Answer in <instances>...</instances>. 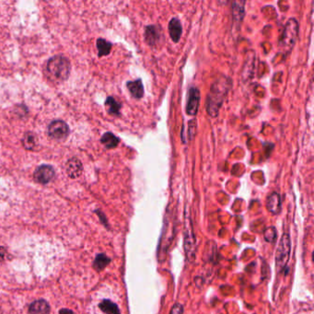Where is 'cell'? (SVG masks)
Instances as JSON below:
<instances>
[{
    "mask_svg": "<svg viewBox=\"0 0 314 314\" xmlns=\"http://www.w3.org/2000/svg\"><path fill=\"white\" fill-rule=\"evenodd\" d=\"M232 88V81L229 76L221 75L215 80L210 87L206 101L207 114L215 118L220 113V110L224 104L227 95Z\"/></svg>",
    "mask_w": 314,
    "mask_h": 314,
    "instance_id": "cell-1",
    "label": "cell"
},
{
    "mask_svg": "<svg viewBox=\"0 0 314 314\" xmlns=\"http://www.w3.org/2000/svg\"><path fill=\"white\" fill-rule=\"evenodd\" d=\"M70 63L68 58L56 55L50 59L46 65V72L54 81H65L70 73Z\"/></svg>",
    "mask_w": 314,
    "mask_h": 314,
    "instance_id": "cell-2",
    "label": "cell"
},
{
    "mask_svg": "<svg viewBox=\"0 0 314 314\" xmlns=\"http://www.w3.org/2000/svg\"><path fill=\"white\" fill-rule=\"evenodd\" d=\"M299 36V23L296 18H289L287 21L282 35L279 41V47L282 52L289 54L296 44Z\"/></svg>",
    "mask_w": 314,
    "mask_h": 314,
    "instance_id": "cell-3",
    "label": "cell"
},
{
    "mask_svg": "<svg viewBox=\"0 0 314 314\" xmlns=\"http://www.w3.org/2000/svg\"><path fill=\"white\" fill-rule=\"evenodd\" d=\"M290 251H291V242L289 234L284 233L279 242L276 254L277 269L279 272H282L287 267V263L290 257Z\"/></svg>",
    "mask_w": 314,
    "mask_h": 314,
    "instance_id": "cell-4",
    "label": "cell"
},
{
    "mask_svg": "<svg viewBox=\"0 0 314 314\" xmlns=\"http://www.w3.org/2000/svg\"><path fill=\"white\" fill-rule=\"evenodd\" d=\"M184 251L187 260L193 263L197 253V239L193 232V224L190 217H185V231H184Z\"/></svg>",
    "mask_w": 314,
    "mask_h": 314,
    "instance_id": "cell-5",
    "label": "cell"
},
{
    "mask_svg": "<svg viewBox=\"0 0 314 314\" xmlns=\"http://www.w3.org/2000/svg\"><path fill=\"white\" fill-rule=\"evenodd\" d=\"M200 105V91L195 87H191L188 90L186 99V113L190 116H195L198 114Z\"/></svg>",
    "mask_w": 314,
    "mask_h": 314,
    "instance_id": "cell-6",
    "label": "cell"
},
{
    "mask_svg": "<svg viewBox=\"0 0 314 314\" xmlns=\"http://www.w3.org/2000/svg\"><path fill=\"white\" fill-rule=\"evenodd\" d=\"M145 42L151 47H157L163 39V32L159 25H148L145 28Z\"/></svg>",
    "mask_w": 314,
    "mask_h": 314,
    "instance_id": "cell-7",
    "label": "cell"
},
{
    "mask_svg": "<svg viewBox=\"0 0 314 314\" xmlns=\"http://www.w3.org/2000/svg\"><path fill=\"white\" fill-rule=\"evenodd\" d=\"M48 134L50 138L56 140H64L68 138L69 134V127L64 121L55 120L50 124L48 127Z\"/></svg>",
    "mask_w": 314,
    "mask_h": 314,
    "instance_id": "cell-8",
    "label": "cell"
},
{
    "mask_svg": "<svg viewBox=\"0 0 314 314\" xmlns=\"http://www.w3.org/2000/svg\"><path fill=\"white\" fill-rule=\"evenodd\" d=\"M54 168L50 165H41L36 169L34 171V180L39 184H48L52 180L54 179Z\"/></svg>",
    "mask_w": 314,
    "mask_h": 314,
    "instance_id": "cell-9",
    "label": "cell"
},
{
    "mask_svg": "<svg viewBox=\"0 0 314 314\" xmlns=\"http://www.w3.org/2000/svg\"><path fill=\"white\" fill-rule=\"evenodd\" d=\"M169 34L171 36V40L175 44L179 43L183 33V26L180 22L179 18H172L169 23Z\"/></svg>",
    "mask_w": 314,
    "mask_h": 314,
    "instance_id": "cell-10",
    "label": "cell"
},
{
    "mask_svg": "<svg viewBox=\"0 0 314 314\" xmlns=\"http://www.w3.org/2000/svg\"><path fill=\"white\" fill-rule=\"evenodd\" d=\"M266 208L274 215H278L281 211V197L279 193H271L266 200Z\"/></svg>",
    "mask_w": 314,
    "mask_h": 314,
    "instance_id": "cell-11",
    "label": "cell"
},
{
    "mask_svg": "<svg viewBox=\"0 0 314 314\" xmlns=\"http://www.w3.org/2000/svg\"><path fill=\"white\" fill-rule=\"evenodd\" d=\"M67 173L70 178H77L81 176L83 171V166L81 161L76 158H72L67 162Z\"/></svg>",
    "mask_w": 314,
    "mask_h": 314,
    "instance_id": "cell-12",
    "label": "cell"
},
{
    "mask_svg": "<svg viewBox=\"0 0 314 314\" xmlns=\"http://www.w3.org/2000/svg\"><path fill=\"white\" fill-rule=\"evenodd\" d=\"M126 87L129 90L131 95L133 98L135 99H142L144 94H145V90H144L143 83L141 80H135L134 81H128L126 83Z\"/></svg>",
    "mask_w": 314,
    "mask_h": 314,
    "instance_id": "cell-13",
    "label": "cell"
},
{
    "mask_svg": "<svg viewBox=\"0 0 314 314\" xmlns=\"http://www.w3.org/2000/svg\"><path fill=\"white\" fill-rule=\"evenodd\" d=\"M244 1H234L232 3V18L235 24L240 25L243 22L244 15H245V10H244Z\"/></svg>",
    "mask_w": 314,
    "mask_h": 314,
    "instance_id": "cell-14",
    "label": "cell"
},
{
    "mask_svg": "<svg viewBox=\"0 0 314 314\" xmlns=\"http://www.w3.org/2000/svg\"><path fill=\"white\" fill-rule=\"evenodd\" d=\"M49 304L45 300H39L32 302L29 308L30 314H49Z\"/></svg>",
    "mask_w": 314,
    "mask_h": 314,
    "instance_id": "cell-15",
    "label": "cell"
},
{
    "mask_svg": "<svg viewBox=\"0 0 314 314\" xmlns=\"http://www.w3.org/2000/svg\"><path fill=\"white\" fill-rule=\"evenodd\" d=\"M105 106L107 109V112L113 116H119L120 115V110H121L122 104L118 103L113 97H108L105 102Z\"/></svg>",
    "mask_w": 314,
    "mask_h": 314,
    "instance_id": "cell-16",
    "label": "cell"
},
{
    "mask_svg": "<svg viewBox=\"0 0 314 314\" xmlns=\"http://www.w3.org/2000/svg\"><path fill=\"white\" fill-rule=\"evenodd\" d=\"M101 142L105 148L111 149V148H116L118 144L120 142V140L117 138L116 135H113L111 132H107L102 136Z\"/></svg>",
    "mask_w": 314,
    "mask_h": 314,
    "instance_id": "cell-17",
    "label": "cell"
},
{
    "mask_svg": "<svg viewBox=\"0 0 314 314\" xmlns=\"http://www.w3.org/2000/svg\"><path fill=\"white\" fill-rule=\"evenodd\" d=\"M100 309L105 314H121L118 306L109 300H104L100 303Z\"/></svg>",
    "mask_w": 314,
    "mask_h": 314,
    "instance_id": "cell-18",
    "label": "cell"
},
{
    "mask_svg": "<svg viewBox=\"0 0 314 314\" xmlns=\"http://www.w3.org/2000/svg\"><path fill=\"white\" fill-rule=\"evenodd\" d=\"M96 45H97V48H98V52H99L100 57L108 55L111 53L112 47V43L108 42L105 39L100 38L96 42Z\"/></svg>",
    "mask_w": 314,
    "mask_h": 314,
    "instance_id": "cell-19",
    "label": "cell"
},
{
    "mask_svg": "<svg viewBox=\"0 0 314 314\" xmlns=\"http://www.w3.org/2000/svg\"><path fill=\"white\" fill-rule=\"evenodd\" d=\"M37 144V136L32 132H27L23 139V145L28 150H32L35 148Z\"/></svg>",
    "mask_w": 314,
    "mask_h": 314,
    "instance_id": "cell-20",
    "label": "cell"
},
{
    "mask_svg": "<svg viewBox=\"0 0 314 314\" xmlns=\"http://www.w3.org/2000/svg\"><path fill=\"white\" fill-rule=\"evenodd\" d=\"M110 262H111V259L108 256H105L104 253H100L95 259L93 266L95 269L100 272V271H103L110 264Z\"/></svg>",
    "mask_w": 314,
    "mask_h": 314,
    "instance_id": "cell-21",
    "label": "cell"
},
{
    "mask_svg": "<svg viewBox=\"0 0 314 314\" xmlns=\"http://www.w3.org/2000/svg\"><path fill=\"white\" fill-rule=\"evenodd\" d=\"M264 236L267 243H274L277 239V230L274 229V227H270L265 229Z\"/></svg>",
    "mask_w": 314,
    "mask_h": 314,
    "instance_id": "cell-22",
    "label": "cell"
},
{
    "mask_svg": "<svg viewBox=\"0 0 314 314\" xmlns=\"http://www.w3.org/2000/svg\"><path fill=\"white\" fill-rule=\"evenodd\" d=\"M197 133V124H195V119H193L189 122L188 135L190 140H193Z\"/></svg>",
    "mask_w": 314,
    "mask_h": 314,
    "instance_id": "cell-23",
    "label": "cell"
},
{
    "mask_svg": "<svg viewBox=\"0 0 314 314\" xmlns=\"http://www.w3.org/2000/svg\"><path fill=\"white\" fill-rule=\"evenodd\" d=\"M184 313V307L181 305L179 303H176L172 308H171V312L170 314H183Z\"/></svg>",
    "mask_w": 314,
    "mask_h": 314,
    "instance_id": "cell-24",
    "label": "cell"
},
{
    "mask_svg": "<svg viewBox=\"0 0 314 314\" xmlns=\"http://www.w3.org/2000/svg\"><path fill=\"white\" fill-rule=\"evenodd\" d=\"M60 314H75L72 310H68V309H63V310H60Z\"/></svg>",
    "mask_w": 314,
    "mask_h": 314,
    "instance_id": "cell-25",
    "label": "cell"
}]
</instances>
